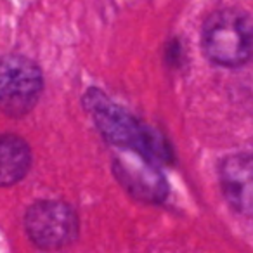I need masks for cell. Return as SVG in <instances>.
Instances as JSON below:
<instances>
[{"mask_svg": "<svg viewBox=\"0 0 253 253\" xmlns=\"http://www.w3.org/2000/svg\"><path fill=\"white\" fill-rule=\"evenodd\" d=\"M85 106L94 115V122L101 134L115 146L141 153L151 162L170 160V149L160 135H155L126 111L109 102L99 90L88 92L85 97Z\"/></svg>", "mask_w": 253, "mask_h": 253, "instance_id": "6da1fadb", "label": "cell"}, {"mask_svg": "<svg viewBox=\"0 0 253 253\" xmlns=\"http://www.w3.org/2000/svg\"><path fill=\"white\" fill-rule=\"evenodd\" d=\"M42 92V73L23 56L0 59V108L9 116H23L37 104Z\"/></svg>", "mask_w": 253, "mask_h": 253, "instance_id": "277c9868", "label": "cell"}, {"mask_svg": "<svg viewBox=\"0 0 253 253\" xmlns=\"http://www.w3.org/2000/svg\"><path fill=\"white\" fill-rule=\"evenodd\" d=\"M32 155L23 139L0 135V186H12L28 173Z\"/></svg>", "mask_w": 253, "mask_h": 253, "instance_id": "52a82bcc", "label": "cell"}, {"mask_svg": "<svg viewBox=\"0 0 253 253\" xmlns=\"http://www.w3.org/2000/svg\"><path fill=\"white\" fill-rule=\"evenodd\" d=\"M113 172L123 189L139 201L158 205L169 194V184L155 162L137 151L122 149L115 156Z\"/></svg>", "mask_w": 253, "mask_h": 253, "instance_id": "5b68a950", "label": "cell"}, {"mask_svg": "<svg viewBox=\"0 0 253 253\" xmlns=\"http://www.w3.org/2000/svg\"><path fill=\"white\" fill-rule=\"evenodd\" d=\"M220 186L238 213L253 218V156L232 155L220 165Z\"/></svg>", "mask_w": 253, "mask_h": 253, "instance_id": "8992f818", "label": "cell"}, {"mask_svg": "<svg viewBox=\"0 0 253 253\" xmlns=\"http://www.w3.org/2000/svg\"><path fill=\"white\" fill-rule=\"evenodd\" d=\"M25 229L37 248L54 252L71 245L78 238L80 224L70 205L56 200H42L26 210Z\"/></svg>", "mask_w": 253, "mask_h": 253, "instance_id": "3957f363", "label": "cell"}, {"mask_svg": "<svg viewBox=\"0 0 253 253\" xmlns=\"http://www.w3.org/2000/svg\"><path fill=\"white\" fill-rule=\"evenodd\" d=\"M203 50L210 61L227 68L253 57V21L232 9L213 12L203 26Z\"/></svg>", "mask_w": 253, "mask_h": 253, "instance_id": "7a4b0ae2", "label": "cell"}]
</instances>
